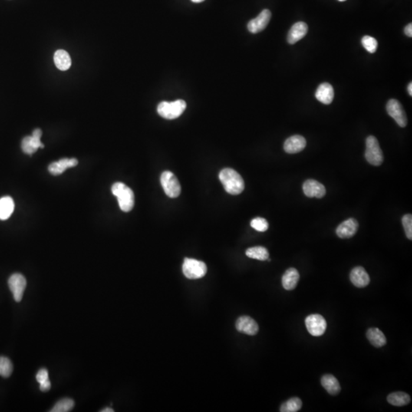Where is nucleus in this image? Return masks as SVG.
<instances>
[{
	"label": "nucleus",
	"mask_w": 412,
	"mask_h": 412,
	"mask_svg": "<svg viewBox=\"0 0 412 412\" xmlns=\"http://www.w3.org/2000/svg\"><path fill=\"white\" fill-rule=\"evenodd\" d=\"M219 179L225 190L231 195H239L245 189V181L241 175L231 168H225L219 173Z\"/></svg>",
	"instance_id": "1"
},
{
	"label": "nucleus",
	"mask_w": 412,
	"mask_h": 412,
	"mask_svg": "<svg viewBox=\"0 0 412 412\" xmlns=\"http://www.w3.org/2000/svg\"><path fill=\"white\" fill-rule=\"evenodd\" d=\"M112 192L117 197L121 210L125 212L132 210L135 205V195L129 186L119 182L112 186Z\"/></svg>",
	"instance_id": "2"
},
{
	"label": "nucleus",
	"mask_w": 412,
	"mask_h": 412,
	"mask_svg": "<svg viewBox=\"0 0 412 412\" xmlns=\"http://www.w3.org/2000/svg\"><path fill=\"white\" fill-rule=\"evenodd\" d=\"M186 108V103L184 100H179L172 103L162 102L157 106V113L161 117L172 120L177 119L183 114Z\"/></svg>",
	"instance_id": "3"
},
{
	"label": "nucleus",
	"mask_w": 412,
	"mask_h": 412,
	"mask_svg": "<svg viewBox=\"0 0 412 412\" xmlns=\"http://www.w3.org/2000/svg\"><path fill=\"white\" fill-rule=\"evenodd\" d=\"M365 157L369 163L373 166H380L384 160L383 150L374 136H369L366 140Z\"/></svg>",
	"instance_id": "4"
},
{
	"label": "nucleus",
	"mask_w": 412,
	"mask_h": 412,
	"mask_svg": "<svg viewBox=\"0 0 412 412\" xmlns=\"http://www.w3.org/2000/svg\"><path fill=\"white\" fill-rule=\"evenodd\" d=\"M183 273L189 279H198L205 276L207 267L202 261L191 258H185L183 264Z\"/></svg>",
	"instance_id": "5"
},
{
	"label": "nucleus",
	"mask_w": 412,
	"mask_h": 412,
	"mask_svg": "<svg viewBox=\"0 0 412 412\" xmlns=\"http://www.w3.org/2000/svg\"><path fill=\"white\" fill-rule=\"evenodd\" d=\"M160 183L166 196L170 198H176L181 192V186L179 180L170 171H165L160 176Z\"/></svg>",
	"instance_id": "6"
},
{
	"label": "nucleus",
	"mask_w": 412,
	"mask_h": 412,
	"mask_svg": "<svg viewBox=\"0 0 412 412\" xmlns=\"http://www.w3.org/2000/svg\"><path fill=\"white\" fill-rule=\"evenodd\" d=\"M305 326L311 335L320 337L325 332L327 322L321 314H311L305 318Z\"/></svg>",
	"instance_id": "7"
},
{
	"label": "nucleus",
	"mask_w": 412,
	"mask_h": 412,
	"mask_svg": "<svg viewBox=\"0 0 412 412\" xmlns=\"http://www.w3.org/2000/svg\"><path fill=\"white\" fill-rule=\"evenodd\" d=\"M41 135L42 132L41 129H37L33 131L32 136L24 137L21 142L23 152L26 154L31 155L35 153L38 149L43 148L44 144L41 141Z\"/></svg>",
	"instance_id": "8"
},
{
	"label": "nucleus",
	"mask_w": 412,
	"mask_h": 412,
	"mask_svg": "<svg viewBox=\"0 0 412 412\" xmlns=\"http://www.w3.org/2000/svg\"><path fill=\"white\" fill-rule=\"evenodd\" d=\"M386 110L396 123L400 127L405 128L407 126L408 119L403 106L396 100H390L386 105Z\"/></svg>",
	"instance_id": "9"
},
{
	"label": "nucleus",
	"mask_w": 412,
	"mask_h": 412,
	"mask_svg": "<svg viewBox=\"0 0 412 412\" xmlns=\"http://www.w3.org/2000/svg\"><path fill=\"white\" fill-rule=\"evenodd\" d=\"M8 283L14 299L19 302L22 299L23 294L26 288L27 282L25 277L20 274H12L8 278Z\"/></svg>",
	"instance_id": "10"
},
{
	"label": "nucleus",
	"mask_w": 412,
	"mask_h": 412,
	"mask_svg": "<svg viewBox=\"0 0 412 412\" xmlns=\"http://www.w3.org/2000/svg\"><path fill=\"white\" fill-rule=\"evenodd\" d=\"M271 18V11L269 9L263 10L257 18L251 20L248 22V31L252 34L261 32L267 28Z\"/></svg>",
	"instance_id": "11"
},
{
	"label": "nucleus",
	"mask_w": 412,
	"mask_h": 412,
	"mask_svg": "<svg viewBox=\"0 0 412 412\" xmlns=\"http://www.w3.org/2000/svg\"><path fill=\"white\" fill-rule=\"evenodd\" d=\"M303 192L308 197L321 199L325 196L326 189L324 185L318 181L308 179L303 184Z\"/></svg>",
	"instance_id": "12"
},
{
	"label": "nucleus",
	"mask_w": 412,
	"mask_h": 412,
	"mask_svg": "<svg viewBox=\"0 0 412 412\" xmlns=\"http://www.w3.org/2000/svg\"><path fill=\"white\" fill-rule=\"evenodd\" d=\"M236 328L239 332L250 336L256 335L259 331L258 323L249 316H241L237 320Z\"/></svg>",
	"instance_id": "13"
},
{
	"label": "nucleus",
	"mask_w": 412,
	"mask_h": 412,
	"mask_svg": "<svg viewBox=\"0 0 412 412\" xmlns=\"http://www.w3.org/2000/svg\"><path fill=\"white\" fill-rule=\"evenodd\" d=\"M359 224L356 219H349L344 221L337 227L336 233L339 238L343 239L352 238L356 235L358 230Z\"/></svg>",
	"instance_id": "14"
},
{
	"label": "nucleus",
	"mask_w": 412,
	"mask_h": 412,
	"mask_svg": "<svg viewBox=\"0 0 412 412\" xmlns=\"http://www.w3.org/2000/svg\"><path fill=\"white\" fill-rule=\"evenodd\" d=\"M350 281L357 288H364L370 282V275L362 267L354 268L350 273Z\"/></svg>",
	"instance_id": "15"
},
{
	"label": "nucleus",
	"mask_w": 412,
	"mask_h": 412,
	"mask_svg": "<svg viewBox=\"0 0 412 412\" xmlns=\"http://www.w3.org/2000/svg\"><path fill=\"white\" fill-rule=\"evenodd\" d=\"M306 147V140L301 136H294L288 137L284 143V150L288 153L301 152Z\"/></svg>",
	"instance_id": "16"
},
{
	"label": "nucleus",
	"mask_w": 412,
	"mask_h": 412,
	"mask_svg": "<svg viewBox=\"0 0 412 412\" xmlns=\"http://www.w3.org/2000/svg\"><path fill=\"white\" fill-rule=\"evenodd\" d=\"M308 29L306 23L303 22V21L295 23L288 31L287 41L290 44H295L306 35Z\"/></svg>",
	"instance_id": "17"
},
{
	"label": "nucleus",
	"mask_w": 412,
	"mask_h": 412,
	"mask_svg": "<svg viewBox=\"0 0 412 412\" xmlns=\"http://www.w3.org/2000/svg\"><path fill=\"white\" fill-rule=\"evenodd\" d=\"M315 97L321 103L325 105L331 104L334 97V88L330 83H321L317 89Z\"/></svg>",
	"instance_id": "18"
},
{
	"label": "nucleus",
	"mask_w": 412,
	"mask_h": 412,
	"mask_svg": "<svg viewBox=\"0 0 412 412\" xmlns=\"http://www.w3.org/2000/svg\"><path fill=\"white\" fill-rule=\"evenodd\" d=\"M78 164V160L75 158H64L51 163L48 166L50 173L54 176L64 173L67 168L74 167Z\"/></svg>",
	"instance_id": "19"
},
{
	"label": "nucleus",
	"mask_w": 412,
	"mask_h": 412,
	"mask_svg": "<svg viewBox=\"0 0 412 412\" xmlns=\"http://www.w3.org/2000/svg\"><path fill=\"white\" fill-rule=\"evenodd\" d=\"M300 275L295 268H289L282 275V286L286 290H293L299 280Z\"/></svg>",
	"instance_id": "20"
},
{
	"label": "nucleus",
	"mask_w": 412,
	"mask_h": 412,
	"mask_svg": "<svg viewBox=\"0 0 412 412\" xmlns=\"http://www.w3.org/2000/svg\"><path fill=\"white\" fill-rule=\"evenodd\" d=\"M321 385L331 396H336L341 392V385L332 375H324L321 378Z\"/></svg>",
	"instance_id": "21"
},
{
	"label": "nucleus",
	"mask_w": 412,
	"mask_h": 412,
	"mask_svg": "<svg viewBox=\"0 0 412 412\" xmlns=\"http://www.w3.org/2000/svg\"><path fill=\"white\" fill-rule=\"evenodd\" d=\"M367 337L370 344L380 348L386 344V336L379 328H371L367 331Z\"/></svg>",
	"instance_id": "22"
},
{
	"label": "nucleus",
	"mask_w": 412,
	"mask_h": 412,
	"mask_svg": "<svg viewBox=\"0 0 412 412\" xmlns=\"http://www.w3.org/2000/svg\"><path fill=\"white\" fill-rule=\"evenodd\" d=\"M15 204L9 196L0 199V220H6L13 213Z\"/></svg>",
	"instance_id": "23"
},
{
	"label": "nucleus",
	"mask_w": 412,
	"mask_h": 412,
	"mask_svg": "<svg viewBox=\"0 0 412 412\" xmlns=\"http://www.w3.org/2000/svg\"><path fill=\"white\" fill-rule=\"evenodd\" d=\"M54 60L56 67L62 71L68 70L71 66V58L68 53L64 50H58L56 51Z\"/></svg>",
	"instance_id": "24"
},
{
	"label": "nucleus",
	"mask_w": 412,
	"mask_h": 412,
	"mask_svg": "<svg viewBox=\"0 0 412 412\" xmlns=\"http://www.w3.org/2000/svg\"><path fill=\"white\" fill-rule=\"evenodd\" d=\"M388 403L394 406H407L410 403L411 398L407 393L403 392H396L391 393L387 397Z\"/></svg>",
	"instance_id": "25"
},
{
	"label": "nucleus",
	"mask_w": 412,
	"mask_h": 412,
	"mask_svg": "<svg viewBox=\"0 0 412 412\" xmlns=\"http://www.w3.org/2000/svg\"><path fill=\"white\" fill-rule=\"evenodd\" d=\"M246 255L248 258L258 261H267L269 258V252L267 248L258 246L248 248L246 251Z\"/></svg>",
	"instance_id": "26"
},
{
	"label": "nucleus",
	"mask_w": 412,
	"mask_h": 412,
	"mask_svg": "<svg viewBox=\"0 0 412 412\" xmlns=\"http://www.w3.org/2000/svg\"><path fill=\"white\" fill-rule=\"evenodd\" d=\"M301 406H302V403H301V399L293 397L284 403L281 406L279 411L281 412H296L301 409Z\"/></svg>",
	"instance_id": "27"
},
{
	"label": "nucleus",
	"mask_w": 412,
	"mask_h": 412,
	"mask_svg": "<svg viewBox=\"0 0 412 412\" xmlns=\"http://www.w3.org/2000/svg\"><path fill=\"white\" fill-rule=\"evenodd\" d=\"M74 407V402L70 399H61L51 409V412H68Z\"/></svg>",
	"instance_id": "28"
},
{
	"label": "nucleus",
	"mask_w": 412,
	"mask_h": 412,
	"mask_svg": "<svg viewBox=\"0 0 412 412\" xmlns=\"http://www.w3.org/2000/svg\"><path fill=\"white\" fill-rule=\"evenodd\" d=\"M13 370V366L9 359L0 357V376L4 378H8L11 376Z\"/></svg>",
	"instance_id": "29"
},
{
	"label": "nucleus",
	"mask_w": 412,
	"mask_h": 412,
	"mask_svg": "<svg viewBox=\"0 0 412 412\" xmlns=\"http://www.w3.org/2000/svg\"><path fill=\"white\" fill-rule=\"evenodd\" d=\"M361 42L363 47H364L369 53L373 54V53L377 51V47H378V42H377L376 38L370 37V36L366 35L362 38Z\"/></svg>",
	"instance_id": "30"
},
{
	"label": "nucleus",
	"mask_w": 412,
	"mask_h": 412,
	"mask_svg": "<svg viewBox=\"0 0 412 412\" xmlns=\"http://www.w3.org/2000/svg\"><path fill=\"white\" fill-rule=\"evenodd\" d=\"M251 226L258 232H264L269 228V224L264 218H255L251 221Z\"/></svg>",
	"instance_id": "31"
},
{
	"label": "nucleus",
	"mask_w": 412,
	"mask_h": 412,
	"mask_svg": "<svg viewBox=\"0 0 412 412\" xmlns=\"http://www.w3.org/2000/svg\"><path fill=\"white\" fill-rule=\"evenodd\" d=\"M403 225L406 236L409 240H412V215L411 214L403 216Z\"/></svg>",
	"instance_id": "32"
},
{
	"label": "nucleus",
	"mask_w": 412,
	"mask_h": 412,
	"mask_svg": "<svg viewBox=\"0 0 412 412\" xmlns=\"http://www.w3.org/2000/svg\"><path fill=\"white\" fill-rule=\"evenodd\" d=\"M36 380H37V381H38L39 384L48 381V380H49V375H48L47 370H46V369H41V370H40L38 372V373H37V375H36Z\"/></svg>",
	"instance_id": "33"
},
{
	"label": "nucleus",
	"mask_w": 412,
	"mask_h": 412,
	"mask_svg": "<svg viewBox=\"0 0 412 412\" xmlns=\"http://www.w3.org/2000/svg\"><path fill=\"white\" fill-rule=\"evenodd\" d=\"M51 385L50 380L45 382V383H41V384H40V390H41V391L44 392V393H45V392L49 391V390H51Z\"/></svg>",
	"instance_id": "34"
},
{
	"label": "nucleus",
	"mask_w": 412,
	"mask_h": 412,
	"mask_svg": "<svg viewBox=\"0 0 412 412\" xmlns=\"http://www.w3.org/2000/svg\"><path fill=\"white\" fill-rule=\"evenodd\" d=\"M405 33H406V35L409 36L410 38L412 37V24L410 23L405 28Z\"/></svg>",
	"instance_id": "35"
},
{
	"label": "nucleus",
	"mask_w": 412,
	"mask_h": 412,
	"mask_svg": "<svg viewBox=\"0 0 412 412\" xmlns=\"http://www.w3.org/2000/svg\"><path fill=\"white\" fill-rule=\"evenodd\" d=\"M408 91H409V95L411 96H412V83H410L409 84V87H408Z\"/></svg>",
	"instance_id": "36"
},
{
	"label": "nucleus",
	"mask_w": 412,
	"mask_h": 412,
	"mask_svg": "<svg viewBox=\"0 0 412 412\" xmlns=\"http://www.w3.org/2000/svg\"><path fill=\"white\" fill-rule=\"evenodd\" d=\"M102 412H114V410L113 409H110V408H106V409H103L101 411Z\"/></svg>",
	"instance_id": "37"
},
{
	"label": "nucleus",
	"mask_w": 412,
	"mask_h": 412,
	"mask_svg": "<svg viewBox=\"0 0 412 412\" xmlns=\"http://www.w3.org/2000/svg\"><path fill=\"white\" fill-rule=\"evenodd\" d=\"M193 2H196V3H199V2H203L205 0H191Z\"/></svg>",
	"instance_id": "38"
},
{
	"label": "nucleus",
	"mask_w": 412,
	"mask_h": 412,
	"mask_svg": "<svg viewBox=\"0 0 412 412\" xmlns=\"http://www.w3.org/2000/svg\"><path fill=\"white\" fill-rule=\"evenodd\" d=\"M338 1H340V2H344L346 0H338Z\"/></svg>",
	"instance_id": "39"
}]
</instances>
